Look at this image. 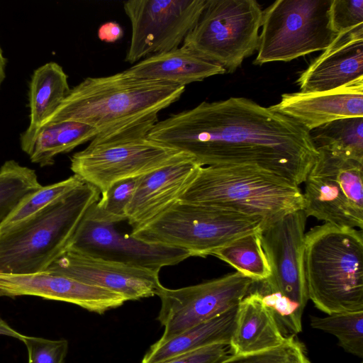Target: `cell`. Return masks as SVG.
<instances>
[{"mask_svg":"<svg viewBox=\"0 0 363 363\" xmlns=\"http://www.w3.org/2000/svg\"><path fill=\"white\" fill-rule=\"evenodd\" d=\"M148 136L201 166H256L297 186L319 155L300 124L243 97L203 101L172 114L159 121Z\"/></svg>","mask_w":363,"mask_h":363,"instance_id":"cell-1","label":"cell"},{"mask_svg":"<svg viewBox=\"0 0 363 363\" xmlns=\"http://www.w3.org/2000/svg\"><path fill=\"white\" fill-rule=\"evenodd\" d=\"M184 91L185 86L138 79L123 71L86 77L70 89L44 125L73 121L101 133L158 113L179 99Z\"/></svg>","mask_w":363,"mask_h":363,"instance_id":"cell-2","label":"cell"},{"mask_svg":"<svg viewBox=\"0 0 363 363\" xmlns=\"http://www.w3.org/2000/svg\"><path fill=\"white\" fill-rule=\"evenodd\" d=\"M179 201L261 217L264 226L302 210L303 203L296 184L260 167L243 164L199 167Z\"/></svg>","mask_w":363,"mask_h":363,"instance_id":"cell-3","label":"cell"},{"mask_svg":"<svg viewBox=\"0 0 363 363\" xmlns=\"http://www.w3.org/2000/svg\"><path fill=\"white\" fill-rule=\"evenodd\" d=\"M308 299L330 315L363 311L362 230L324 223L305 233Z\"/></svg>","mask_w":363,"mask_h":363,"instance_id":"cell-4","label":"cell"},{"mask_svg":"<svg viewBox=\"0 0 363 363\" xmlns=\"http://www.w3.org/2000/svg\"><path fill=\"white\" fill-rule=\"evenodd\" d=\"M100 191L84 183L33 216L0 231V273L42 272L67 249Z\"/></svg>","mask_w":363,"mask_h":363,"instance_id":"cell-5","label":"cell"},{"mask_svg":"<svg viewBox=\"0 0 363 363\" xmlns=\"http://www.w3.org/2000/svg\"><path fill=\"white\" fill-rule=\"evenodd\" d=\"M158 121L154 113L99 133L72 156L71 170L102 194L118 181L143 176L185 155L149 138Z\"/></svg>","mask_w":363,"mask_h":363,"instance_id":"cell-6","label":"cell"},{"mask_svg":"<svg viewBox=\"0 0 363 363\" xmlns=\"http://www.w3.org/2000/svg\"><path fill=\"white\" fill-rule=\"evenodd\" d=\"M261 217L177 201L130 235L142 241L186 250L205 257L243 235L259 232Z\"/></svg>","mask_w":363,"mask_h":363,"instance_id":"cell-7","label":"cell"},{"mask_svg":"<svg viewBox=\"0 0 363 363\" xmlns=\"http://www.w3.org/2000/svg\"><path fill=\"white\" fill-rule=\"evenodd\" d=\"M332 0H277L262 12L255 65L289 62L326 50L338 35L330 21Z\"/></svg>","mask_w":363,"mask_h":363,"instance_id":"cell-8","label":"cell"},{"mask_svg":"<svg viewBox=\"0 0 363 363\" xmlns=\"http://www.w3.org/2000/svg\"><path fill=\"white\" fill-rule=\"evenodd\" d=\"M262 12L255 0H206L182 45L233 72L257 50Z\"/></svg>","mask_w":363,"mask_h":363,"instance_id":"cell-9","label":"cell"},{"mask_svg":"<svg viewBox=\"0 0 363 363\" xmlns=\"http://www.w3.org/2000/svg\"><path fill=\"white\" fill-rule=\"evenodd\" d=\"M308 173L303 211L325 223L363 229V162L320 150Z\"/></svg>","mask_w":363,"mask_h":363,"instance_id":"cell-10","label":"cell"},{"mask_svg":"<svg viewBox=\"0 0 363 363\" xmlns=\"http://www.w3.org/2000/svg\"><path fill=\"white\" fill-rule=\"evenodd\" d=\"M255 281L239 272L179 289L162 286L157 316L164 333L157 341L166 342L184 331L238 306Z\"/></svg>","mask_w":363,"mask_h":363,"instance_id":"cell-11","label":"cell"},{"mask_svg":"<svg viewBox=\"0 0 363 363\" xmlns=\"http://www.w3.org/2000/svg\"><path fill=\"white\" fill-rule=\"evenodd\" d=\"M206 0H130L123 9L131 25L125 60L135 64L149 55L179 48L197 22Z\"/></svg>","mask_w":363,"mask_h":363,"instance_id":"cell-12","label":"cell"},{"mask_svg":"<svg viewBox=\"0 0 363 363\" xmlns=\"http://www.w3.org/2000/svg\"><path fill=\"white\" fill-rule=\"evenodd\" d=\"M66 250L89 257L158 272L191 256L181 248L148 243L130 235H123L115 224L84 216Z\"/></svg>","mask_w":363,"mask_h":363,"instance_id":"cell-13","label":"cell"},{"mask_svg":"<svg viewBox=\"0 0 363 363\" xmlns=\"http://www.w3.org/2000/svg\"><path fill=\"white\" fill-rule=\"evenodd\" d=\"M307 217L303 210L284 216L264 226L261 245L271 274L260 282L296 303L303 311L308 300L304 273V241Z\"/></svg>","mask_w":363,"mask_h":363,"instance_id":"cell-14","label":"cell"},{"mask_svg":"<svg viewBox=\"0 0 363 363\" xmlns=\"http://www.w3.org/2000/svg\"><path fill=\"white\" fill-rule=\"evenodd\" d=\"M116 292L126 301L157 296L159 273L66 250L45 270Z\"/></svg>","mask_w":363,"mask_h":363,"instance_id":"cell-15","label":"cell"},{"mask_svg":"<svg viewBox=\"0 0 363 363\" xmlns=\"http://www.w3.org/2000/svg\"><path fill=\"white\" fill-rule=\"evenodd\" d=\"M21 296L67 302L99 314L127 301L116 292L46 271L30 274L0 273V296Z\"/></svg>","mask_w":363,"mask_h":363,"instance_id":"cell-16","label":"cell"},{"mask_svg":"<svg viewBox=\"0 0 363 363\" xmlns=\"http://www.w3.org/2000/svg\"><path fill=\"white\" fill-rule=\"evenodd\" d=\"M201 167L187 154L140 176L126 210L133 230L148 223L175 202L194 179Z\"/></svg>","mask_w":363,"mask_h":363,"instance_id":"cell-17","label":"cell"},{"mask_svg":"<svg viewBox=\"0 0 363 363\" xmlns=\"http://www.w3.org/2000/svg\"><path fill=\"white\" fill-rule=\"evenodd\" d=\"M363 79V26L338 35L297 79L302 93L339 89Z\"/></svg>","mask_w":363,"mask_h":363,"instance_id":"cell-18","label":"cell"},{"mask_svg":"<svg viewBox=\"0 0 363 363\" xmlns=\"http://www.w3.org/2000/svg\"><path fill=\"white\" fill-rule=\"evenodd\" d=\"M306 130L347 118H363V79L332 91L284 94L270 106Z\"/></svg>","mask_w":363,"mask_h":363,"instance_id":"cell-19","label":"cell"},{"mask_svg":"<svg viewBox=\"0 0 363 363\" xmlns=\"http://www.w3.org/2000/svg\"><path fill=\"white\" fill-rule=\"evenodd\" d=\"M288 337L281 333L259 291L251 289L238 306L230 353L245 354L271 349L284 343Z\"/></svg>","mask_w":363,"mask_h":363,"instance_id":"cell-20","label":"cell"},{"mask_svg":"<svg viewBox=\"0 0 363 363\" xmlns=\"http://www.w3.org/2000/svg\"><path fill=\"white\" fill-rule=\"evenodd\" d=\"M123 72L138 79L182 86L226 72L220 65L204 59L183 45L147 57Z\"/></svg>","mask_w":363,"mask_h":363,"instance_id":"cell-21","label":"cell"},{"mask_svg":"<svg viewBox=\"0 0 363 363\" xmlns=\"http://www.w3.org/2000/svg\"><path fill=\"white\" fill-rule=\"evenodd\" d=\"M69 90L67 75L57 63L48 62L34 71L29 91L30 122L20 139L21 149L26 154L39 129L56 111Z\"/></svg>","mask_w":363,"mask_h":363,"instance_id":"cell-22","label":"cell"},{"mask_svg":"<svg viewBox=\"0 0 363 363\" xmlns=\"http://www.w3.org/2000/svg\"><path fill=\"white\" fill-rule=\"evenodd\" d=\"M238 306L196 325L164 342H156L141 363H158L173 357L217 343L229 345L233 333Z\"/></svg>","mask_w":363,"mask_h":363,"instance_id":"cell-23","label":"cell"},{"mask_svg":"<svg viewBox=\"0 0 363 363\" xmlns=\"http://www.w3.org/2000/svg\"><path fill=\"white\" fill-rule=\"evenodd\" d=\"M99 133L95 128L73 121L48 123L39 129L27 155L40 167L50 166L56 155L70 152Z\"/></svg>","mask_w":363,"mask_h":363,"instance_id":"cell-24","label":"cell"},{"mask_svg":"<svg viewBox=\"0 0 363 363\" xmlns=\"http://www.w3.org/2000/svg\"><path fill=\"white\" fill-rule=\"evenodd\" d=\"M317 150L363 162V118L339 119L308 131Z\"/></svg>","mask_w":363,"mask_h":363,"instance_id":"cell-25","label":"cell"},{"mask_svg":"<svg viewBox=\"0 0 363 363\" xmlns=\"http://www.w3.org/2000/svg\"><path fill=\"white\" fill-rule=\"evenodd\" d=\"M260 232L240 237L216 250L211 255L255 281H264L269 277L271 270L261 245Z\"/></svg>","mask_w":363,"mask_h":363,"instance_id":"cell-26","label":"cell"},{"mask_svg":"<svg viewBox=\"0 0 363 363\" xmlns=\"http://www.w3.org/2000/svg\"><path fill=\"white\" fill-rule=\"evenodd\" d=\"M311 326L335 335L346 352L363 357V311L311 316Z\"/></svg>","mask_w":363,"mask_h":363,"instance_id":"cell-27","label":"cell"},{"mask_svg":"<svg viewBox=\"0 0 363 363\" xmlns=\"http://www.w3.org/2000/svg\"><path fill=\"white\" fill-rule=\"evenodd\" d=\"M139 177L113 184L88 210L86 213L101 222L116 224L126 220L125 210L131 201Z\"/></svg>","mask_w":363,"mask_h":363,"instance_id":"cell-28","label":"cell"},{"mask_svg":"<svg viewBox=\"0 0 363 363\" xmlns=\"http://www.w3.org/2000/svg\"><path fill=\"white\" fill-rule=\"evenodd\" d=\"M84 183L85 182L81 178L76 174H73L59 182L42 186L40 189L29 196L15 209L0 227V231L33 216L47 206L68 194Z\"/></svg>","mask_w":363,"mask_h":363,"instance_id":"cell-29","label":"cell"},{"mask_svg":"<svg viewBox=\"0 0 363 363\" xmlns=\"http://www.w3.org/2000/svg\"><path fill=\"white\" fill-rule=\"evenodd\" d=\"M257 289L264 303L272 312L274 317L285 337L295 336L302 330L301 318L303 311L298 304L277 291L265 287L260 281Z\"/></svg>","mask_w":363,"mask_h":363,"instance_id":"cell-30","label":"cell"},{"mask_svg":"<svg viewBox=\"0 0 363 363\" xmlns=\"http://www.w3.org/2000/svg\"><path fill=\"white\" fill-rule=\"evenodd\" d=\"M219 363H311L295 336L277 347L245 354H230Z\"/></svg>","mask_w":363,"mask_h":363,"instance_id":"cell-31","label":"cell"},{"mask_svg":"<svg viewBox=\"0 0 363 363\" xmlns=\"http://www.w3.org/2000/svg\"><path fill=\"white\" fill-rule=\"evenodd\" d=\"M28 352V363H64L68 351L65 339L49 340L23 335L21 340Z\"/></svg>","mask_w":363,"mask_h":363,"instance_id":"cell-32","label":"cell"},{"mask_svg":"<svg viewBox=\"0 0 363 363\" xmlns=\"http://www.w3.org/2000/svg\"><path fill=\"white\" fill-rule=\"evenodd\" d=\"M330 21L337 35L363 26V0H332Z\"/></svg>","mask_w":363,"mask_h":363,"instance_id":"cell-33","label":"cell"},{"mask_svg":"<svg viewBox=\"0 0 363 363\" xmlns=\"http://www.w3.org/2000/svg\"><path fill=\"white\" fill-rule=\"evenodd\" d=\"M230 354L228 345L217 343L173 357L158 363H219Z\"/></svg>","mask_w":363,"mask_h":363,"instance_id":"cell-34","label":"cell"},{"mask_svg":"<svg viewBox=\"0 0 363 363\" xmlns=\"http://www.w3.org/2000/svg\"><path fill=\"white\" fill-rule=\"evenodd\" d=\"M98 38L106 43H115L123 34L121 26L116 22L109 21L103 23L98 29Z\"/></svg>","mask_w":363,"mask_h":363,"instance_id":"cell-35","label":"cell"},{"mask_svg":"<svg viewBox=\"0 0 363 363\" xmlns=\"http://www.w3.org/2000/svg\"><path fill=\"white\" fill-rule=\"evenodd\" d=\"M0 335L9 336L21 340L23 335L11 327L4 320L0 318Z\"/></svg>","mask_w":363,"mask_h":363,"instance_id":"cell-36","label":"cell"},{"mask_svg":"<svg viewBox=\"0 0 363 363\" xmlns=\"http://www.w3.org/2000/svg\"><path fill=\"white\" fill-rule=\"evenodd\" d=\"M6 63V60L3 55V52H2L1 48L0 46V86L6 77V74H5Z\"/></svg>","mask_w":363,"mask_h":363,"instance_id":"cell-37","label":"cell"},{"mask_svg":"<svg viewBox=\"0 0 363 363\" xmlns=\"http://www.w3.org/2000/svg\"><path fill=\"white\" fill-rule=\"evenodd\" d=\"M361 363H363V362H361Z\"/></svg>","mask_w":363,"mask_h":363,"instance_id":"cell-38","label":"cell"}]
</instances>
